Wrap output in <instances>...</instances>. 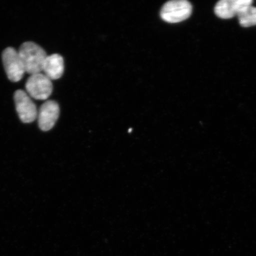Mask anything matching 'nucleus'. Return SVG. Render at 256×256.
I'll return each mask as SVG.
<instances>
[{
    "mask_svg": "<svg viewBox=\"0 0 256 256\" xmlns=\"http://www.w3.org/2000/svg\"><path fill=\"white\" fill-rule=\"evenodd\" d=\"M26 72L30 75L42 72L43 66L47 54L42 48L32 42L22 44L18 51Z\"/></svg>",
    "mask_w": 256,
    "mask_h": 256,
    "instance_id": "obj_1",
    "label": "nucleus"
},
{
    "mask_svg": "<svg viewBox=\"0 0 256 256\" xmlns=\"http://www.w3.org/2000/svg\"><path fill=\"white\" fill-rule=\"evenodd\" d=\"M192 12L190 3L186 0H172L166 3L161 10L160 16L169 24H178L186 20Z\"/></svg>",
    "mask_w": 256,
    "mask_h": 256,
    "instance_id": "obj_2",
    "label": "nucleus"
},
{
    "mask_svg": "<svg viewBox=\"0 0 256 256\" xmlns=\"http://www.w3.org/2000/svg\"><path fill=\"white\" fill-rule=\"evenodd\" d=\"M27 94L36 100H44L52 92V80L42 72L30 75L26 83Z\"/></svg>",
    "mask_w": 256,
    "mask_h": 256,
    "instance_id": "obj_3",
    "label": "nucleus"
},
{
    "mask_svg": "<svg viewBox=\"0 0 256 256\" xmlns=\"http://www.w3.org/2000/svg\"><path fill=\"white\" fill-rule=\"evenodd\" d=\"M3 65L8 78L12 82H18L23 78L25 69L18 52L8 47L2 54Z\"/></svg>",
    "mask_w": 256,
    "mask_h": 256,
    "instance_id": "obj_4",
    "label": "nucleus"
},
{
    "mask_svg": "<svg viewBox=\"0 0 256 256\" xmlns=\"http://www.w3.org/2000/svg\"><path fill=\"white\" fill-rule=\"evenodd\" d=\"M14 98L20 120L25 124L33 122L38 118V112L30 96L22 90H18L15 92Z\"/></svg>",
    "mask_w": 256,
    "mask_h": 256,
    "instance_id": "obj_5",
    "label": "nucleus"
},
{
    "mask_svg": "<svg viewBox=\"0 0 256 256\" xmlns=\"http://www.w3.org/2000/svg\"><path fill=\"white\" fill-rule=\"evenodd\" d=\"M60 106L56 101L48 100L38 112V124L41 130L48 131L55 126L60 116Z\"/></svg>",
    "mask_w": 256,
    "mask_h": 256,
    "instance_id": "obj_6",
    "label": "nucleus"
},
{
    "mask_svg": "<svg viewBox=\"0 0 256 256\" xmlns=\"http://www.w3.org/2000/svg\"><path fill=\"white\" fill-rule=\"evenodd\" d=\"M252 3L251 0H222L216 6L215 14L220 18H231L238 16Z\"/></svg>",
    "mask_w": 256,
    "mask_h": 256,
    "instance_id": "obj_7",
    "label": "nucleus"
},
{
    "mask_svg": "<svg viewBox=\"0 0 256 256\" xmlns=\"http://www.w3.org/2000/svg\"><path fill=\"white\" fill-rule=\"evenodd\" d=\"M64 71L63 58L59 54L48 56L44 60L42 72L51 80L62 78Z\"/></svg>",
    "mask_w": 256,
    "mask_h": 256,
    "instance_id": "obj_8",
    "label": "nucleus"
},
{
    "mask_svg": "<svg viewBox=\"0 0 256 256\" xmlns=\"http://www.w3.org/2000/svg\"><path fill=\"white\" fill-rule=\"evenodd\" d=\"M239 23L242 26L249 28L256 25V8L249 6L238 15Z\"/></svg>",
    "mask_w": 256,
    "mask_h": 256,
    "instance_id": "obj_9",
    "label": "nucleus"
}]
</instances>
